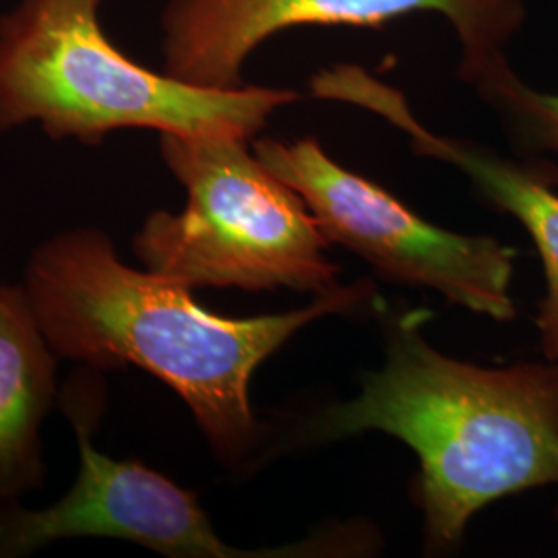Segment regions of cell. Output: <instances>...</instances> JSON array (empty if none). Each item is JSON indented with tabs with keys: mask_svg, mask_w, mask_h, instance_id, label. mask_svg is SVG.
<instances>
[{
	"mask_svg": "<svg viewBox=\"0 0 558 558\" xmlns=\"http://www.w3.org/2000/svg\"><path fill=\"white\" fill-rule=\"evenodd\" d=\"M23 288L60 360L94 371L135 366L174 389L211 449L239 461L257 442L251 379L304 325L368 299L371 283L333 288L311 306L230 319L201 308L191 288L120 259L98 228H73L29 255Z\"/></svg>",
	"mask_w": 558,
	"mask_h": 558,
	"instance_id": "obj_1",
	"label": "cell"
},
{
	"mask_svg": "<svg viewBox=\"0 0 558 558\" xmlns=\"http://www.w3.org/2000/svg\"><path fill=\"white\" fill-rule=\"evenodd\" d=\"M366 430L416 453L428 546L449 548L490 502L558 486V360L486 368L447 359L422 338L418 317H408L379 373L317 424L325 439Z\"/></svg>",
	"mask_w": 558,
	"mask_h": 558,
	"instance_id": "obj_2",
	"label": "cell"
},
{
	"mask_svg": "<svg viewBox=\"0 0 558 558\" xmlns=\"http://www.w3.org/2000/svg\"><path fill=\"white\" fill-rule=\"evenodd\" d=\"M104 0H17L0 15V133L38 124L101 145L124 129L253 141L296 92L199 87L126 57L101 27Z\"/></svg>",
	"mask_w": 558,
	"mask_h": 558,
	"instance_id": "obj_3",
	"label": "cell"
},
{
	"mask_svg": "<svg viewBox=\"0 0 558 558\" xmlns=\"http://www.w3.org/2000/svg\"><path fill=\"white\" fill-rule=\"evenodd\" d=\"M251 141L160 135L161 160L186 191L180 214L156 211L133 236L141 265L186 288L325 294L339 267L299 193L278 179Z\"/></svg>",
	"mask_w": 558,
	"mask_h": 558,
	"instance_id": "obj_4",
	"label": "cell"
},
{
	"mask_svg": "<svg viewBox=\"0 0 558 558\" xmlns=\"http://www.w3.org/2000/svg\"><path fill=\"white\" fill-rule=\"evenodd\" d=\"M253 151L313 211L325 239L348 246L401 283L424 286L480 315L511 320L515 251L490 236H461L422 220L373 180L331 160L317 140L260 137Z\"/></svg>",
	"mask_w": 558,
	"mask_h": 558,
	"instance_id": "obj_5",
	"label": "cell"
},
{
	"mask_svg": "<svg viewBox=\"0 0 558 558\" xmlns=\"http://www.w3.org/2000/svg\"><path fill=\"white\" fill-rule=\"evenodd\" d=\"M104 408L101 373L83 366L62 391V410L80 449L75 482L44 509H27L20 500L0 502V558L27 557L73 538L124 539L179 558L296 557L319 550L317 542L276 550L226 544L191 490L141 461L108 458L94 447Z\"/></svg>",
	"mask_w": 558,
	"mask_h": 558,
	"instance_id": "obj_6",
	"label": "cell"
},
{
	"mask_svg": "<svg viewBox=\"0 0 558 558\" xmlns=\"http://www.w3.org/2000/svg\"><path fill=\"white\" fill-rule=\"evenodd\" d=\"M420 13L451 25L461 52L459 75L468 83L507 57L527 7L525 0H168L161 71L199 87H239L246 60L286 29L383 27Z\"/></svg>",
	"mask_w": 558,
	"mask_h": 558,
	"instance_id": "obj_7",
	"label": "cell"
},
{
	"mask_svg": "<svg viewBox=\"0 0 558 558\" xmlns=\"http://www.w3.org/2000/svg\"><path fill=\"white\" fill-rule=\"evenodd\" d=\"M323 100L352 104L399 129L426 158L456 166L474 182L482 197L513 216L538 251L546 296L539 302L536 327L544 356L558 360V193L546 172L532 163L511 160L472 141L445 137L420 122L405 96L366 73L359 64H336L317 80Z\"/></svg>",
	"mask_w": 558,
	"mask_h": 558,
	"instance_id": "obj_8",
	"label": "cell"
},
{
	"mask_svg": "<svg viewBox=\"0 0 558 558\" xmlns=\"http://www.w3.org/2000/svg\"><path fill=\"white\" fill-rule=\"evenodd\" d=\"M59 360L23 283L0 286V502L44 484L41 426L59 398Z\"/></svg>",
	"mask_w": 558,
	"mask_h": 558,
	"instance_id": "obj_9",
	"label": "cell"
},
{
	"mask_svg": "<svg viewBox=\"0 0 558 558\" xmlns=\"http://www.w3.org/2000/svg\"><path fill=\"white\" fill-rule=\"evenodd\" d=\"M519 145L536 154H558V92H539L521 80L511 62H490L468 81Z\"/></svg>",
	"mask_w": 558,
	"mask_h": 558,
	"instance_id": "obj_10",
	"label": "cell"
}]
</instances>
